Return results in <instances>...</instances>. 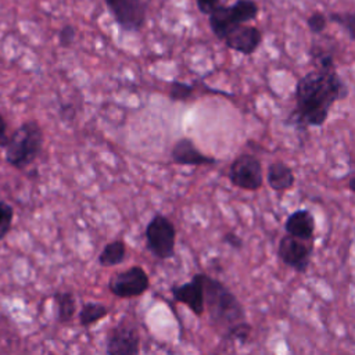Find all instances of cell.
<instances>
[{
	"label": "cell",
	"mask_w": 355,
	"mask_h": 355,
	"mask_svg": "<svg viewBox=\"0 0 355 355\" xmlns=\"http://www.w3.org/2000/svg\"><path fill=\"white\" fill-rule=\"evenodd\" d=\"M222 241L225 244H227L230 248L233 250H241L244 247V240L236 233V232H226L223 236H222Z\"/></svg>",
	"instance_id": "25"
},
{
	"label": "cell",
	"mask_w": 355,
	"mask_h": 355,
	"mask_svg": "<svg viewBox=\"0 0 355 355\" xmlns=\"http://www.w3.org/2000/svg\"><path fill=\"white\" fill-rule=\"evenodd\" d=\"M43 129L37 121L31 119L21 123L8 136L4 146V158L15 169H25L39 157L43 148Z\"/></svg>",
	"instance_id": "3"
},
{
	"label": "cell",
	"mask_w": 355,
	"mask_h": 355,
	"mask_svg": "<svg viewBox=\"0 0 355 355\" xmlns=\"http://www.w3.org/2000/svg\"><path fill=\"white\" fill-rule=\"evenodd\" d=\"M76 29L73 25H64L58 32V43L61 47H69L75 42Z\"/></svg>",
	"instance_id": "24"
},
{
	"label": "cell",
	"mask_w": 355,
	"mask_h": 355,
	"mask_svg": "<svg viewBox=\"0 0 355 355\" xmlns=\"http://www.w3.org/2000/svg\"><path fill=\"white\" fill-rule=\"evenodd\" d=\"M12 220H14L12 205H10L6 201H0V240H3L8 234L12 226Z\"/></svg>",
	"instance_id": "21"
},
{
	"label": "cell",
	"mask_w": 355,
	"mask_h": 355,
	"mask_svg": "<svg viewBox=\"0 0 355 355\" xmlns=\"http://www.w3.org/2000/svg\"><path fill=\"white\" fill-rule=\"evenodd\" d=\"M348 87L336 68L313 71L302 75L295 85V108L288 115V123L306 129L322 126L331 107L345 98Z\"/></svg>",
	"instance_id": "1"
},
{
	"label": "cell",
	"mask_w": 355,
	"mask_h": 355,
	"mask_svg": "<svg viewBox=\"0 0 355 355\" xmlns=\"http://www.w3.org/2000/svg\"><path fill=\"white\" fill-rule=\"evenodd\" d=\"M171 294L176 302L186 305L196 316L204 315L202 273H196L190 282L183 284H173Z\"/></svg>",
	"instance_id": "11"
},
{
	"label": "cell",
	"mask_w": 355,
	"mask_h": 355,
	"mask_svg": "<svg viewBox=\"0 0 355 355\" xmlns=\"http://www.w3.org/2000/svg\"><path fill=\"white\" fill-rule=\"evenodd\" d=\"M230 183L247 191H257L263 184V171L261 161L252 154H240L236 157L227 171Z\"/></svg>",
	"instance_id": "8"
},
{
	"label": "cell",
	"mask_w": 355,
	"mask_h": 355,
	"mask_svg": "<svg viewBox=\"0 0 355 355\" xmlns=\"http://www.w3.org/2000/svg\"><path fill=\"white\" fill-rule=\"evenodd\" d=\"M312 252L313 241H304L288 234H284L277 244L279 259L297 273H305L308 270Z\"/></svg>",
	"instance_id": "10"
},
{
	"label": "cell",
	"mask_w": 355,
	"mask_h": 355,
	"mask_svg": "<svg viewBox=\"0 0 355 355\" xmlns=\"http://www.w3.org/2000/svg\"><path fill=\"white\" fill-rule=\"evenodd\" d=\"M266 182L272 190L286 191L294 186L295 176L286 162L275 161L266 169Z\"/></svg>",
	"instance_id": "15"
},
{
	"label": "cell",
	"mask_w": 355,
	"mask_h": 355,
	"mask_svg": "<svg viewBox=\"0 0 355 355\" xmlns=\"http://www.w3.org/2000/svg\"><path fill=\"white\" fill-rule=\"evenodd\" d=\"M258 14L259 6L255 0H236L209 14L208 24L216 39L223 40L230 29L255 19Z\"/></svg>",
	"instance_id": "4"
},
{
	"label": "cell",
	"mask_w": 355,
	"mask_h": 355,
	"mask_svg": "<svg viewBox=\"0 0 355 355\" xmlns=\"http://www.w3.org/2000/svg\"><path fill=\"white\" fill-rule=\"evenodd\" d=\"M7 139H8V136H7V123L3 118V115L0 114V147L6 146Z\"/></svg>",
	"instance_id": "26"
},
{
	"label": "cell",
	"mask_w": 355,
	"mask_h": 355,
	"mask_svg": "<svg viewBox=\"0 0 355 355\" xmlns=\"http://www.w3.org/2000/svg\"><path fill=\"white\" fill-rule=\"evenodd\" d=\"M61 115L62 116H68V118H73L75 115V110L71 104H67V105H62L61 107Z\"/></svg>",
	"instance_id": "27"
},
{
	"label": "cell",
	"mask_w": 355,
	"mask_h": 355,
	"mask_svg": "<svg viewBox=\"0 0 355 355\" xmlns=\"http://www.w3.org/2000/svg\"><path fill=\"white\" fill-rule=\"evenodd\" d=\"M108 11L123 32H139L147 18L151 0H104Z\"/></svg>",
	"instance_id": "7"
},
{
	"label": "cell",
	"mask_w": 355,
	"mask_h": 355,
	"mask_svg": "<svg viewBox=\"0 0 355 355\" xmlns=\"http://www.w3.org/2000/svg\"><path fill=\"white\" fill-rule=\"evenodd\" d=\"M108 312H110L108 308L101 302H94V301L85 302L78 313L79 324L82 327H90L97 322L103 320L108 315Z\"/></svg>",
	"instance_id": "18"
},
{
	"label": "cell",
	"mask_w": 355,
	"mask_h": 355,
	"mask_svg": "<svg viewBox=\"0 0 355 355\" xmlns=\"http://www.w3.org/2000/svg\"><path fill=\"white\" fill-rule=\"evenodd\" d=\"M227 1L229 0H196V4H197V8L201 14L209 15L214 11H216L218 8L226 6Z\"/></svg>",
	"instance_id": "23"
},
{
	"label": "cell",
	"mask_w": 355,
	"mask_h": 355,
	"mask_svg": "<svg viewBox=\"0 0 355 355\" xmlns=\"http://www.w3.org/2000/svg\"><path fill=\"white\" fill-rule=\"evenodd\" d=\"M204 312L208 313L211 324L220 336L230 329L247 322V313L241 301L220 280L202 273Z\"/></svg>",
	"instance_id": "2"
},
{
	"label": "cell",
	"mask_w": 355,
	"mask_h": 355,
	"mask_svg": "<svg viewBox=\"0 0 355 355\" xmlns=\"http://www.w3.org/2000/svg\"><path fill=\"white\" fill-rule=\"evenodd\" d=\"M150 288L148 273L140 265H132L128 269L112 275L108 280V290L118 298H133L143 295Z\"/></svg>",
	"instance_id": "9"
},
{
	"label": "cell",
	"mask_w": 355,
	"mask_h": 355,
	"mask_svg": "<svg viewBox=\"0 0 355 355\" xmlns=\"http://www.w3.org/2000/svg\"><path fill=\"white\" fill-rule=\"evenodd\" d=\"M126 257V244L123 240H112L104 245L98 255V263L104 268L121 265Z\"/></svg>",
	"instance_id": "17"
},
{
	"label": "cell",
	"mask_w": 355,
	"mask_h": 355,
	"mask_svg": "<svg viewBox=\"0 0 355 355\" xmlns=\"http://www.w3.org/2000/svg\"><path fill=\"white\" fill-rule=\"evenodd\" d=\"M327 17L320 12V11H315L312 12L308 18H306V25H308V29L313 33V35H320L326 26H327Z\"/></svg>",
	"instance_id": "22"
},
{
	"label": "cell",
	"mask_w": 355,
	"mask_h": 355,
	"mask_svg": "<svg viewBox=\"0 0 355 355\" xmlns=\"http://www.w3.org/2000/svg\"><path fill=\"white\" fill-rule=\"evenodd\" d=\"M53 298L57 306V320L60 323L71 322L78 311L75 294L72 291H57Z\"/></svg>",
	"instance_id": "16"
},
{
	"label": "cell",
	"mask_w": 355,
	"mask_h": 355,
	"mask_svg": "<svg viewBox=\"0 0 355 355\" xmlns=\"http://www.w3.org/2000/svg\"><path fill=\"white\" fill-rule=\"evenodd\" d=\"M223 42L230 50L244 55H251L262 43V32L257 26L243 24L230 29L226 33Z\"/></svg>",
	"instance_id": "12"
},
{
	"label": "cell",
	"mask_w": 355,
	"mask_h": 355,
	"mask_svg": "<svg viewBox=\"0 0 355 355\" xmlns=\"http://www.w3.org/2000/svg\"><path fill=\"white\" fill-rule=\"evenodd\" d=\"M171 158L175 164L201 166L216 164V158L201 153L190 137H180L172 147Z\"/></svg>",
	"instance_id": "13"
},
{
	"label": "cell",
	"mask_w": 355,
	"mask_h": 355,
	"mask_svg": "<svg viewBox=\"0 0 355 355\" xmlns=\"http://www.w3.org/2000/svg\"><path fill=\"white\" fill-rule=\"evenodd\" d=\"M327 21H331V22L343 26L347 31L349 40H355V14L352 11L331 12L327 17Z\"/></svg>",
	"instance_id": "19"
},
{
	"label": "cell",
	"mask_w": 355,
	"mask_h": 355,
	"mask_svg": "<svg viewBox=\"0 0 355 355\" xmlns=\"http://www.w3.org/2000/svg\"><path fill=\"white\" fill-rule=\"evenodd\" d=\"M141 336L136 322L123 316L107 333V355H140Z\"/></svg>",
	"instance_id": "6"
},
{
	"label": "cell",
	"mask_w": 355,
	"mask_h": 355,
	"mask_svg": "<svg viewBox=\"0 0 355 355\" xmlns=\"http://www.w3.org/2000/svg\"><path fill=\"white\" fill-rule=\"evenodd\" d=\"M144 236L146 247L154 258L166 261L175 257L176 227L168 216L155 214L147 223Z\"/></svg>",
	"instance_id": "5"
},
{
	"label": "cell",
	"mask_w": 355,
	"mask_h": 355,
	"mask_svg": "<svg viewBox=\"0 0 355 355\" xmlns=\"http://www.w3.org/2000/svg\"><path fill=\"white\" fill-rule=\"evenodd\" d=\"M315 226V216L306 208L291 212L284 222L286 234L304 241H313Z\"/></svg>",
	"instance_id": "14"
},
{
	"label": "cell",
	"mask_w": 355,
	"mask_h": 355,
	"mask_svg": "<svg viewBox=\"0 0 355 355\" xmlns=\"http://www.w3.org/2000/svg\"><path fill=\"white\" fill-rule=\"evenodd\" d=\"M193 93H194V86L180 80H173L169 85V90H168V96L172 101H187L193 96Z\"/></svg>",
	"instance_id": "20"
},
{
	"label": "cell",
	"mask_w": 355,
	"mask_h": 355,
	"mask_svg": "<svg viewBox=\"0 0 355 355\" xmlns=\"http://www.w3.org/2000/svg\"><path fill=\"white\" fill-rule=\"evenodd\" d=\"M348 186H349V190H351L352 193H355V179H354V175H352V173H351V178H349Z\"/></svg>",
	"instance_id": "28"
}]
</instances>
